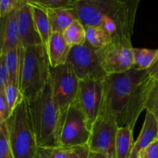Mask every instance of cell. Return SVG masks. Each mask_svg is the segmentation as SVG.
Listing matches in <instances>:
<instances>
[{
  "label": "cell",
  "mask_w": 158,
  "mask_h": 158,
  "mask_svg": "<svg viewBox=\"0 0 158 158\" xmlns=\"http://www.w3.org/2000/svg\"><path fill=\"white\" fill-rule=\"evenodd\" d=\"M156 81L148 70L134 67L122 73L108 75L103 80L100 115L114 120L118 127L134 130Z\"/></svg>",
  "instance_id": "cell-1"
},
{
  "label": "cell",
  "mask_w": 158,
  "mask_h": 158,
  "mask_svg": "<svg viewBox=\"0 0 158 158\" xmlns=\"http://www.w3.org/2000/svg\"><path fill=\"white\" fill-rule=\"evenodd\" d=\"M29 115L38 148H60V139L64 115L57 105L49 80L41 95L28 102Z\"/></svg>",
  "instance_id": "cell-2"
},
{
  "label": "cell",
  "mask_w": 158,
  "mask_h": 158,
  "mask_svg": "<svg viewBox=\"0 0 158 158\" xmlns=\"http://www.w3.org/2000/svg\"><path fill=\"white\" fill-rule=\"evenodd\" d=\"M47 52L43 45L30 46L22 52L19 89L27 102L38 98L49 80Z\"/></svg>",
  "instance_id": "cell-3"
},
{
  "label": "cell",
  "mask_w": 158,
  "mask_h": 158,
  "mask_svg": "<svg viewBox=\"0 0 158 158\" xmlns=\"http://www.w3.org/2000/svg\"><path fill=\"white\" fill-rule=\"evenodd\" d=\"M5 123L14 157L35 158L39 148L26 100L12 111Z\"/></svg>",
  "instance_id": "cell-4"
},
{
  "label": "cell",
  "mask_w": 158,
  "mask_h": 158,
  "mask_svg": "<svg viewBox=\"0 0 158 158\" xmlns=\"http://www.w3.org/2000/svg\"><path fill=\"white\" fill-rule=\"evenodd\" d=\"M133 49L129 33H118L113 36L108 46L97 49L100 63L106 75L122 73L134 68Z\"/></svg>",
  "instance_id": "cell-5"
},
{
  "label": "cell",
  "mask_w": 158,
  "mask_h": 158,
  "mask_svg": "<svg viewBox=\"0 0 158 158\" xmlns=\"http://www.w3.org/2000/svg\"><path fill=\"white\" fill-rule=\"evenodd\" d=\"M74 9L84 26H100L106 16L134 20L120 0H77Z\"/></svg>",
  "instance_id": "cell-6"
},
{
  "label": "cell",
  "mask_w": 158,
  "mask_h": 158,
  "mask_svg": "<svg viewBox=\"0 0 158 158\" xmlns=\"http://www.w3.org/2000/svg\"><path fill=\"white\" fill-rule=\"evenodd\" d=\"M49 74L54 99L64 115L69 106L77 100L80 80L68 63L56 67H50Z\"/></svg>",
  "instance_id": "cell-7"
},
{
  "label": "cell",
  "mask_w": 158,
  "mask_h": 158,
  "mask_svg": "<svg viewBox=\"0 0 158 158\" xmlns=\"http://www.w3.org/2000/svg\"><path fill=\"white\" fill-rule=\"evenodd\" d=\"M90 133L87 119L76 100L64 115L60 134V148H71L87 145Z\"/></svg>",
  "instance_id": "cell-8"
},
{
  "label": "cell",
  "mask_w": 158,
  "mask_h": 158,
  "mask_svg": "<svg viewBox=\"0 0 158 158\" xmlns=\"http://www.w3.org/2000/svg\"><path fill=\"white\" fill-rule=\"evenodd\" d=\"M67 63L80 80H103L107 76L100 64L97 49L86 42L72 47Z\"/></svg>",
  "instance_id": "cell-9"
},
{
  "label": "cell",
  "mask_w": 158,
  "mask_h": 158,
  "mask_svg": "<svg viewBox=\"0 0 158 158\" xmlns=\"http://www.w3.org/2000/svg\"><path fill=\"white\" fill-rule=\"evenodd\" d=\"M118 126L114 120L99 115L91 127L88 147L91 152L116 158V138Z\"/></svg>",
  "instance_id": "cell-10"
},
{
  "label": "cell",
  "mask_w": 158,
  "mask_h": 158,
  "mask_svg": "<svg viewBox=\"0 0 158 158\" xmlns=\"http://www.w3.org/2000/svg\"><path fill=\"white\" fill-rule=\"evenodd\" d=\"M103 80H80L77 100L87 119L90 130L100 114Z\"/></svg>",
  "instance_id": "cell-11"
},
{
  "label": "cell",
  "mask_w": 158,
  "mask_h": 158,
  "mask_svg": "<svg viewBox=\"0 0 158 158\" xmlns=\"http://www.w3.org/2000/svg\"><path fill=\"white\" fill-rule=\"evenodd\" d=\"M19 32L23 51L28 46L43 45L28 0H20L16 9Z\"/></svg>",
  "instance_id": "cell-12"
},
{
  "label": "cell",
  "mask_w": 158,
  "mask_h": 158,
  "mask_svg": "<svg viewBox=\"0 0 158 158\" xmlns=\"http://www.w3.org/2000/svg\"><path fill=\"white\" fill-rule=\"evenodd\" d=\"M1 24L0 53H6V52L12 49H22L16 9L12 11L3 18H1Z\"/></svg>",
  "instance_id": "cell-13"
},
{
  "label": "cell",
  "mask_w": 158,
  "mask_h": 158,
  "mask_svg": "<svg viewBox=\"0 0 158 158\" xmlns=\"http://www.w3.org/2000/svg\"><path fill=\"white\" fill-rule=\"evenodd\" d=\"M72 47L66 43L61 32H52L47 50L50 67L66 64Z\"/></svg>",
  "instance_id": "cell-14"
},
{
  "label": "cell",
  "mask_w": 158,
  "mask_h": 158,
  "mask_svg": "<svg viewBox=\"0 0 158 158\" xmlns=\"http://www.w3.org/2000/svg\"><path fill=\"white\" fill-rule=\"evenodd\" d=\"M158 139V120L152 113L147 111L144 123L136 140L132 154L139 156L140 151Z\"/></svg>",
  "instance_id": "cell-15"
},
{
  "label": "cell",
  "mask_w": 158,
  "mask_h": 158,
  "mask_svg": "<svg viewBox=\"0 0 158 158\" xmlns=\"http://www.w3.org/2000/svg\"><path fill=\"white\" fill-rule=\"evenodd\" d=\"M28 1L30 5L35 27H36L37 31L41 38L43 46H44L45 49L47 52L49 40H50L51 35L52 33L49 15H48V9L38 3L33 2L29 0Z\"/></svg>",
  "instance_id": "cell-16"
},
{
  "label": "cell",
  "mask_w": 158,
  "mask_h": 158,
  "mask_svg": "<svg viewBox=\"0 0 158 158\" xmlns=\"http://www.w3.org/2000/svg\"><path fill=\"white\" fill-rule=\"evenodd\" d=\"M47 9L52 32L63 33L74 20L79 19L74 9L60 8Z\"/></svg>",
  "instance_id": "cell-17"
},
{
  "label": "cell",
  "mask_w": 158,
  "mask_h": 158,
  "mask_svg": "<svg viewBox=\"0 0 158 158\" xmlns=\"http://www.w3.org/2000/svg\"><path fill=\"white\" fill-rule=\"evenodd\" d=\"M133 131L129 127H119L116 138V158H130L135 142Z\"/></svg>",
  "instance_id": "cell-18"
},
{
  "label": "cell",
  "mask_w": 158,
  "mask_h": 158,
  "mask_svg": "<svg viewBox=\"0 0 158 158\" xmlns=\"http://www.w3.org/2000/svg\"><path fill=\"white\" fill-rule=\"evenodd\" d=\"M21 49H12L6 53H0L5 59L6 69L9 74V82L19 87L20 69H21Z\"/></svg>",
  "instance_id": "cell-19"
},
{
  "label": "cell",
  "mask_w": 158,
  "mask_h": 158,
  "mask_svg": "<svg viewBox=\"0 0 158 158\" xmlns=\"http://www.w3.org/2000/svg\"><path fill=\"white\" fill-rule=\"evenodd\" d=\"M86 43L95 49L104 48L112 42L113 36L107 33L101 26H85Z\"/></svg>",
  "instance_id": "cell-20"
},
{
  "label": "cell",
  "mask_w": 158,
  "mask_h": 158,
  "mask_svg": "<svg viewBox=\"0 0 158 158\" xmlns=\"http://www.w3.org/2000/svg\"><path fill=\"white\" fill-rule=\"evenodd\" d=\"M63 35L66 43L71 47L81 46L86 42L85 26L79 19L74 20L63 32Z\"/></svg>",
  "instance_id": "cell-21"
},
{
  "label": "cell",
  "mask_w": 158,
  "mask_h": 158,
  "mask_svg": "<svg viewBox=\"0 0 158 158\" xmlns=\"http://www.w3.org/2000/svg\"><path fill=\"white\" fill-rule=\"evenodd\" d=\"M134 67L141 70H148L158 56L157 49L134 48Z\"/></svg>",
  "instance_id": "cell-22"
},
{
  "label": "cell",
  "mask_w": 158,
  "mask_h": 158,
  "mask_svg": "<svg viewBox=\"0 0 158 158\" xmlns=\"http://www.w3.org/2000/svg\"><path fill=\"white\" fill-rule=\"evenodd\" d=\"M4 94L11 113L25 100L23 94L20 91L19 87L9 82L3 91H0Z\"/></svg>",
  "instance_id": "cell-23"
},
{
  "label": "cell",
  "mask_w": 158,
  "mask_h": 158,
  "mask_svg": "<svg viewBox=\"0 0 158 158\" xmlns=\"http://www.w3.org/2000/svg\"><path fill=\"white\" fill-rule=\"evenodd\" d=\"M0 158H15L9 145L5 123L0 124Z\"/></svg>",
  "instance_id": "cell-24"
},
{
  "label": "cell",
  "mask_w": 158,
  "mask_h": 158,
  "mask_svg": "<svg viewBox=\"0 0 158 158\" xmlns=\"http://www.w3.org/2000/svg\"><path fill=\"white\" fill-rule=\"evenodd\" d=\"M38 155L40 158H69L68 149L64 148H39Z\"/></svg>",
  "instance_id": "cell-25"
},
{
  "label": "cell",
  "mask_w": 158,
  "mask_h": 158,
  "mask_svg": "<svg viewBox=\"0 0 158 158\" xmlns=\"http://www.w3.org/2000/svg\"><path fill=\"white\" fill-rule=\"evenodd\" d=\"M38 3L46 9H60V8H71L74 9L77 0H29Z\"/></svg>",
  "instance_id": "cell-26"
},
{
  "label": "cell",
  "mask_w": 158,
  "mask_h": 158,
  "mask_svg": "<svg viewBox=\"0 0 158 158\" xmlns=\"http://www.w3.org/2000/svg\"><path fill=\"white\" fill-rule=\"evenodd\" d=\"M145 110L152 113L158 120V81H156L155 85L150 94Z\"/></svg>",
  "instance_id": "cell-27"
},
{
  "label": "cell",
  "mask_w": 158,
  "mask_h": 158,
  "mask_svg": "<svg viewBox=\"0 0 158 158\" xmlns=\"http://www.w3.org/2000/svg\"><path fill=\"white\" fill-rule=\"evenodd\" d=\"M69 158H90V150L88 145L67 148Z\"/></svg>",
  "instance_id": "cell-28"
},
{
  "label": "cell",
  "mask_w": 158,
  "mask_h": 158,
  "mask_svg": "<svg viewBox=\"0 0 158 158\" xmlns=\"http://www.w3.org/2000/svg\"><path fill=\"white\" fill-rule=\"evenodd\" d=\"M19 2L20 0H0V17L3 18L16 9Z\"/></svg>",
  "instance_id": "cell-29"
},
{
  "label": "cell",
  "mask_w": 158,
  "mask_h": 158,
  "mask_svg": "<svg viewBox=\"0 0 158 158\" xmlns=\"http://www.w3.org/2000/svg\"><path fill=\"white\" fill-rule=\"evenodd\" d=\"M11 114L12 113L9 109L4 94L0 92V124L5 123L9 118Z\"/></svg>",
  "instance_id": "cell-30"
},
{
  "label": "cell",
  "mask_w": 158,
  "mask_h": 158,
  "mask_svg": "<svg viewBox=\"0 0 158 158\" xmlns=\"http://www.w3.org/2000/svg\"><path fill=\"white\" fill-rule=\"evenodd\" d=\"M139 158H158V139L142 150Z\"/></svg>",
  "instance_id": "cell-31"
},
{
  "label": "cell",
  "mask_w": 158,
  "mask_h": 158,
  "mask_svg": "<svg viewBox=\"0 0 158 158\" xmlns=\"http://www.w3.org/2000/svg\"><path fill=\"white\" fill-rule=\"evenodd\" d=\"M9 83V74L6 69L5 59L2 55H0V91H3Z\"/></svg>",
  "instance_id": "cell-32"
},
{
  "label": "cell",
  "mask_w": 158,
  "mask_h": 158,
  "mask_svg": "<svg viewBox=\"0 0 158 158\" xmlns=\"http://www.w3.org/2000/svg\"><path fill=\"white\" fill-rule=\"evenodd\" d=\"M120 1L124 3L125 6L127 7V9L131 12L132 16L134 17L137 6H138L139 2H140V0H120Z\"/></svg>",
  "instance_id": "cell-33"
},
{
  "label": "cell",
  "mask_w": 158,
  "mask_h": 158,
  "mask_svg": "<svg viewBox=\"0 0 158 158\" xmlns=\"http://www.w3.org/2000/svg\"><path fill=\"white\" fill-rule=\"evenodd\" d=\"M148 74L150 77L155 81H158V56L156 58L155 61L152 64V66L148 69Z\"/></svg>",
  "instance_id": "cell-34"
},
{
  "label": "cell",
  "mask_w": 158,
  "mask_h": 158,
  "mask_svg": "<svg viewBox=\"0 0 158 158\" xmlns=\"http://www.w3.org/2000/svg\"><path fill=\"white\" fill-rule=\"evenodd\" d=\"M90 158H108L107 156L105 154H101V153H95L91 152L90 153Z\"/></svg>",
  "instance_id": "cell-35"
},
{
  "label": "cell",
  "mask_w": 158,
  "mask_h": 158,
  "mask_svg": "<svg viewBox=\"0 0 158 158\" xmlns=\"http://www.w3.org/2000/svg\"><path fill=\"white\" fill-rule=\"evenodd\" d=\"M130 158H139V156L131 154V157H130Z\"/></svg>",
  "instance_id": "cell-36"
},
{
  "label": "cell",
  "mask_w": 158,
  "mask_h": 158,
  "mask_svg": "<svg viewBox=\"0 0 158 158\" xmlns=\"http://www.w3.org/2000/svg\"><path fill=\"white\" fill-rule=\"evenodd\" d=\"M35 158H40V157H39V155H38V153H37L36 156H35Z\"/></svg>",
  "instance_id": "cell-37"
}]
</instances>
